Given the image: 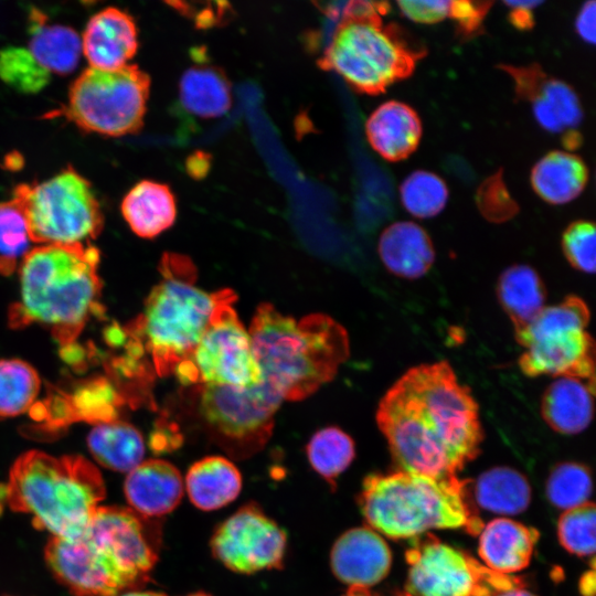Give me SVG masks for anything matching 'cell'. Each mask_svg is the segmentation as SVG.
<instances>
[{
    "label": "cell",
    "instance_id": "cell-8",
    "mask_svg": "<svg viewBox=\"0 0 596 596\" xmlns=\"http://www.w3.org/2000/svg\"><path fill=\"white\" fill-rule=\"evenodd\" d=\"M161 279L146 299L145 310L129 329L145 344L156 372L163 376L187 361L206 330L217 302L195 285V269L180 255H164Z\"/></svg>",
    "mask_w": 596,
    "mask_h": 596
},
{
    "label": "cell",
    "instance_id": "cell-27",
    "mask_svg": "<svg viewBox=\"0 0 596 596\" xmlns=\"http://www.w3.org/2000/svg\"><path fill=\"white\" fill-rule=\"evenodd\" d=\"M534 192L550 204H565L576 199L588 181V169L581 157L565 151H551L531 170Z\"/></svg>",
    "mask_w": 596,
    "mask_h": 596
},
{
    "label": "cell",
    "instance_id": "cell-21",
    "mask_svg": "<svg viewBox=\"0 0 596 596\" xmlns=\"http://www.w3.org/2000/svg\"><path fill=\"white\" fill-rule=\"evenodd\" d=\"M478 552L491 571L509 575L525 568L540 538L536 529L499 518L482 526Z\"/></svg>",
    "mask_w": 596,
    "mask_h": 596
},
{
    "label": "cell",
    "instance_id": "cell-46",
    "mask_svg": "<svg viewBox=\"0 0 596 596\" xmlns=\"http://www.w3.org/2000/svg\"><path fill=\"white\" fill-rule=\"evenodd\" d=\"M595 571L594 565L592 570L586 572L579 579V592L583 596H594L595 594Z\"/></svg>",
    "mask_w": 596,
    "mask_h": 596
},
{
    "label": "cell",
    "instance_id": "cell-38",
    "mask_svg": "<svg viewBox=\"0 0 596 596\" xmlns=\"http://www.w3.org/2000/svg\"><path fill=\"white\" fill-rule=\"evenodd\" d=\"M73 421L82 419L95 424L116 419L118 396L105 380H95L77 389L68 397Z\"/></svg>",
    "mask_w": 596,
    "mask_h": 596
},
{
    "label": "cell",
    "instance_id": "cell-15",
    "mask_svg": "<svg viewBox=\"0 0 596 596\" xmlns=\"http://www.w3.org/2000/svg\"><path fill=\"white\" fill-rule=\"evenodd\" d=\"M213 556L232 572L254 574L283 566L285 531L255 503L241 507L214 531Z\"/></svg>",
    "mask_w": 596,
    "mask_h": 596
},
{
    "label": "cell",
    "instance_id": "cell-26",
    "mask_svg": "<svg viewBox=\"0 0 596 596\" xmlns=\"http://www.w3.org/2000/svg\"><path fill=\"white\" fill-rule=\"evenodd\" d=\"M30 40L28 51L50 74L66 75L78 65L82 40L71 26L47 24L39 10L30 11Z\"/></svg>",
    "mask_w": 596,
    "mask_h": 596
},
{
    "label": "cell",
    "instance_id": "cell-49",
    "mask_svg": "<svg viewBox=\"0 0 596 596\" xmlns=\"http://www.w3.org/2000/svg\"><path fill=\"white\" fill-rule=\"evenodd\" d=\"M118 596H167V595L163 593L152 592V590L132 589V590L121 593Z\"/></svg>",
    "mask_w": 596,
    "mask_h": 596
},
{
    "label": "cell",
    "instance_id": "cell-4",
    "mask_svg": "<svg viewBox=\"0 0 596 596\" xmlns=\"http://www.w3.org/2000/svg\"><path fill=\"white\" fill-rule=\"evenodd\" d=\"M99 252L84 244H52L31 248L20 266V301L10 323L49 327L63 345L71 344L97 307Z\"/></svg>",
    "mask_w": 596,
    "mask_h": 596
},
{
    "label": "cell",
    "instance_id": "cell-6",
    "mask_svg": "<svg viewBox=\"0 0 596 596\" xmlns=\"http://www.w3.org/2000/svg\"><path fill=\"white\" fill-rule=\"evenodd\" d=\"M386 2L351 1L318 65L334 71L358 93L377 95L397 81L409 77L426 54L398 25L384 24Z\"/></svg>",
    "mask_w": 596,
    "mask_h": 596
},
{
    "label": "cell",
    "instance_id": "cell-2",
    "mask_svg": "<svg viewBox=\"0 0 596 596\" xmlns=\"http://www.w3.org/2000/svg\"><path fill=\"white\" fill-rule=\"evenodd\" d=\"M157 533L130 508L100 505L78 535L52 538L44 556L75 596H118L147 582L158 561Z\"/></svg>",
    "mask_w": 596,
    "mask_h": 596
},
{
    "label": "cell",
    "instance_id": "cell-25",
    "mask_svg": "<svg viewBox=\"0 0 596 596\" xmlns=\"http://www.w3.org/2000/svg\"><path fill=\"white\" fill-rule=\"evenodd\" d=\"M121 213L135 234L152 238L173 224L175 199L167 184L142 180L124 198Z\"/></svg>",
    "mask_w": 596,
    "mask_h": 596
},
{
    "label": "cell",
    "instance_id": "cell-35",
    "mask_svg": "<svg viewBox=\"0 0 596 596\" xmlns=\"http://www.w3.org/2000/svg\"><path fill=\"white\" fill-rule=\"evenodd\" d=\"M592 488L589 469L582 464L566 461L551 470L545 490L549 501L566 511L588 502Z\"/></svg>",
    "mask_w": 596,
    "mask_h": 596
},
{
    "label": "cell",
    "instance_id": "cell-30",
    "mask_svg": "<svg viewBox=\"0 0 596 596\" xmlns=\"http://www.w3.org/2000/svg\"><path fill=\"white\" fill-rule=\"evenodd\" d=\"M179 99L181 106L192 115L219 117L232 105L231 85L224 72L217 67L195 65L181 76Z\"/></svg>",
    "mask_w": 596,
    "mask_h": 596
},
{
    "label": "cell",
    "instance_id": "cell-24",
    "mask_svg": "<svg viewBox=\"0 0 596 596\" xmlns=\"http://www.w3.org/2000/svg\"><path fill=\"white\" fill-rule=\"evenodd\" d=\"M184 489L198 509L213 511L227 505L238 497L242 476L227 458L209 456L189 468Z\"/></svg>",
    "mask_w": 596,
    "mask_h": 596
},
{
    "label": "cell",
    "instance_id": "cell-19",
    "mask_svg": "<svg viewBox=\"0 0 596 596\" xmlns=\"http://www.w3.org/2000/svg\"><path fill=\"white\" fill-rule=\"evenodd\" d=\"M124 492L132 511L148 519L158 518L178 507L184 492V480L172 464L149 459L128 472Z\"/></svg>",
    "mask_w": 596,
    "mask_h": 596
},
{
    "label": "cell",
    "instance_id": "cell-45",
    "mask_svg": "<svg viewBox=\"0 0 596 596\" xmlns=\"http://www.w3.org/2000/svg\"><path fill=\"white\" fill-rule=\"evenodd\" d=\"M595 20H596V3L594 0L585 2L581 8L576 21L575 28L578 35L590 44H595Z\"/></svg>",
    "mask_w": 596,
    "mask_h": 596
},
{
    "label": "cell",
    "instance_id": "cell-28",
    "mask_svg": "<svg viewBox=\"0 0 596 596\" xmlns=\"http://www.w3.org/2000/svg\"><path fill=\"white\" fill-rule=\"evenodd\" d=\"M497 294L514 331L523 329L545 307L544 283L529 265H513L503 270L498 280Z\"/></svg>",
    "mask_w": 596,
    "mask_h": 596
},
{
    "label": "cell",
    "instance_id": "cell-20",
    "mask_svg": "<svg viewBox=\"0 0 596 596\" xmlns=\"http://www.w3.org/2000/svg\"><path fill=\"white\" fill-rule=\"evenodd\" d=\"M365 132L372 148L389 161H400L413 153L422 137V123L407 104L389 100L368 118Z\"/></svg>",
    "mask_w": 596,
    "mask_h": 596
},
{
    "label": "cell",
    "instance_id": "cell-37",
    "mask_svg": "<svg viewBox=\"0 0 596 596\" xmlns=\"http://www.w3.org/2000/svg\"><path fill=\"white\" fill-rule=\"evenodd\" d=\"M596 508L593 502L566 510L557 522L562 546L577 556H594Z\"/></svg>",
    "mask_w": 596,
    "mask_h": 596
},
{
    "label": "cell",
    "instance_id": "cell-44",
    "mask_svg": "<svg viewBox=\"0 0 596 596\" xmlns=\"http://www.w3.org/2000/svg\"><path fill=\"white\" fill-rule=\"evenodd\" d=\"M510 8L509 21L519 30H530L534 26V18L532 10L540 6L541 1H504Z\"/></svg>",
    "mask_w": 596,
    "mask_h": 596
},
{
    "label": "cell",
    "instance_id": "cell-32",
    "mask_svg": "<svg viewBox=\"0 0 596 596\" xmlns=\"http://www.w3.org/2000/svg\"><path fill=\"white\" fill-rule=\"evenodd\" d=\"M313 470L330 485L351 465L355 456L353 439L342 429L330 426L316 432L306 447Z\"/></svg>",
    "mask_w": 596,
    "mask_h": 596
},
{
    "label": "cell",
    "instance_id": "cell-43",
    "mask_svg": "<svg viewBox=\"0 0 596 596\" xmlns=\"http://www.w3.org/2000/svg\"><path fill=\"white\" fill-rule=\"evenodd\" d=\"M397 6L407 19L425 24L444 20L450 10V1L446 0L398 1Z\"/></svg>",
    "mask_w": 596,
    "mask_h": 596
},
{
    "label": "cell",
    "instance_id": "cell-10",
    "mask_svg": "<svg viewBox=\"0 0 596 596\" xmlns=\"http://www.w3.org/2000/svg\"><path fill=\"white\" fill-rule=\"evenodd\" d=\"M12 200L34 243L84 244L103 230L104 216L93 187L72 167L45 181L19 184Z\"/></svg>",
    "mask_w": 596,
    "mask_h": 596
},
{
    "label": "cell",
    "instance_id": "cell-29",
    "mask_svg": "<svg viewBox=\"0 0 596 596\" xmlns=\"http://www.w3.org/2000/svg\"><path fill=\"white\" fill-rule=\"evenodd\" d=\"M95 460L105 468L129 472L143 460L145 443L131 424L111 421L97 424L87 437Z\"/></svg>",
    "mask_w": 596,
    "mask_h": 596
},
{
    "label": "cell",
    "instance_id": "cell-23",
    "mask_svg": "<svg viewBox=\"0 0 596 596\" xmlns=\"http://www.w3.org/2000/svg\"><path fill=\"white\" fill-rule=\"evenodd\" d=\"M594 389L595 385L582 379L556 377L542 396L544 422L560 434L582 433L593 419Z\"/></svg>",
    "mask_w": 596,
    "mask_h": 596
},
{
    "label": "cell",
    "instance_id": "cell-41",
    "mask_svg": "<svg viewBox=\"0 0 596 596\" xmlns=\"http://www.w3.org/2000/svg\"><path fill=\"white\" fill-rule=\"evenodd\" d=\"M477 202L481 213L491 222L507 221L518 211V205L511 199L499 172L479 188Z\"/></svg>",
    "mask_w": 596,
    "mask_h": 596
},
{
    "label": "cell",
    "instance_id": "cell-12",
    "mask_svg": "<svg viewBox=\"0 0 596 596\" xmlns=\"http://www.w3.org/2000/svg\"><path fill=\"white\" fill-rule=\"evenodd\" d=\"M284 397L260 380L251 386L205 384L199 411L214 441L235 458H247L268 441Z\"/></svg>",
    "mask_w": 596,
    "mask_h": 596
},
{
    "label": "cell",
    "instance_id": "cell-40",
    "mask_svg": "<svg viewBox=\"0 0 596 596\" xmlns=\"http://www.w3.org/2000/svg\"><path fill=\"white\" fill-rule=\"evenodd\" d=\"M562 249L568 263L582 273L595 272L596 233L590 221L571 223L562 235Z\"/></svg>",
    "mask_w": 596,
    "mask_h": 596
},
{
    "label": "cell",
    "instance_id": "cell-31",
    "mask_svg": "<svg viewBox=\"0 0 596 596\" xmlns=\"http://www.w3.org/2000/svg\"><path fill=\"white\" fill-rule=\"evenodd\" d=\"M475 497L485 510L500 514H518L531 502V487L520 471L511 467H494L478 477Z\"/></svg>",
    "mask_w": 596,
    "mask_h": 596
},
{
    "label": "cell",
    "instance_id": "cell-3",
    "mask_svg": "<svg viewBox=\"0 0 596 596\" xmlns=\"http://www.w3.org/2000/svg\"><path fill=\"white\" fill-rule=\"evenodd\" d=\"M262 380L287 401H300L330 382L349 356L345 329L323 313L297 320L263 302L248 330Z\"/></svg>",
    "mask_w": 596,
    "mask_h": 596
},
{
    "label": "cell",
    "instance_id": "cell-9",
    "mask_svg": "<svg viewBox=\"0 0 596 596\" xmlns=\"http://www.w3.org/2000/svg\"><path fill=\"white\" fill-rule=\"evenodd\" d=\"M590 312L577 296L544 307L523 329L515 331L524 348L521 371L531 377L570 376L595 385V343L587 331Z\"/></svg>",
    "mask_w": 596,
    "mask_h": 596
},
{
    "label": "cell",
    "instance_id": "cell-22",
    "mask_svg": "<svg viewBox=\"0 0 596 596\" xmlns=\"http://www.w3.org/2000/svg\"><path fill=\"white\" fill-rule=\"evenodd\" d=\"M377 252L385 268L405 279L421 278L435 260L429 235L409 221L389 225L380 236Z\"/></svg>",
    "mask_w": 596,
    "mask_h": 596
},
{
    "label": "cell",
    "instance_id": "cell-34",
    "mask_svg": "<svg viewBox=\"0 0 596 596\" xmlns=\"http://www.w3.org/2000/svg\"><path fill=\"white\" fill-rule=\"evenodd\" d=\"M404 209L415 217L428 219L439 214L448 201V188L437 174L417 170L400 187Z\"/></svg>",
    "mask_w": 596,
    "mask_h": 596
},
{
    "label": "cell",
    "instance_id": "cell-52",
    "mask_svg": "<svg viewBox=\"0 0 596 596\" xmlns=\"http://www.w3.org/2000/svg\"><path fill=\"white\" fill-rule=\"evenodd\" d=\"M395 596H412V595H409V594H407V593H403V594H397V595H395Z\"/></svg>",
    "mask_w": 596,
    "mask_h": 596
},
{
    "label": "cell",
    "instance_id": "cell-48",
    "mask_svg": "<svg viewBox=\"0 0 596 596\" xmlns=\"http://www.w3.org/2000/svg\"><path fill=\"white\" fill-rule=\"evenodd\" d=\"M521 586L522 584L507 588V589L499 590L493 596H535L534 594L522 588Z\"/></svg>",
    "mask_w": 596,
    "mask_h": 596
},
{
    "label": "cell",
    "instance_id": "cell-18",
    "mask_svg": "<svg viewBox=\"0 0 596 596\" xmlns=\"http://www.w3.org/2000/svg\"><path fill=\"white\" fill-rule=\"evenodd\" d=\"M138 50V31L130 14L108 7L88 20L82 51L91 67L115 70L127 64Z\"/></svg>",
    "mask_w": 596,
    "mask_h": 596
},
{
    "label": "cell",
    "instance_id": "cell-7",
    "mask_svg": "<svg viewBox=\"0 0 596 596\" xmlns=\"http://www.w3.org/2000/svg\"><path fill=\"white\" fill-rule=\"evenodd\" d=\"M359 505L373 529L395 540L416 538L430 529H465L477 534L483 526L458 477L404 470L372 473L363 481Z\"/></svg>",
    "mask_w": 596,
    "mask_h": 596
},
{
    "label": "cell",
    "instance_id": "cell-5",
    "mask_svg": "<svg viewBox=\"0 0 596 596\" xmlns=\"http://www.w3.org/2000/svg\"><path fill=\"white\" fill-rule=\"evenodd\" d=\"M3 493L9 508L31 515L38 529L68 539L86 528L106 489L99 470L84 457L30 450L14 461Z\"/></svg>",
    "mask_w": 596,
    "mask_h": 596
},
{
    "label": "cell",
    "instance_id": "cell-1",
    "mask_svg": "<svg viewBox=\"0 0 596 596\" xmlns=\"http://www.w3.org/2000/svg\"><path fill=\"white\" fill-rule=\"evenodd\" d=\"M375 419L401 470L435 478H456L483 439L478 403L446 361L406 371Z\"/></svg>",
    "mask_w": 596,
    "mask_h": 596
},
{
    "label": "cell",
    "instance_id": "cell-50",
    "mask_svg": "<svg viewBox=\"0 0 596 596\" xmlns=\"http://www.w3.org/2000/svg\"><path fill=\"white\" fill-rule=\"evenodd\" d=\"M343 596H372L368 588L351 586Z\"/></svg>",
    "mask_w": 596,
    "mask_h": 596
},
{
    "label": "cell",
    "instance_id": "cell-51",
    "mask_svg": "<svg viewBox=\"0 0 596 596\" xmlns=\"http://www.w3.org/2000/svg\"><path fill=\"white\" fill-rule=\"evenodd\" d=\"M185 596H211L206 593H203V592H196V593H192V594H189V595H185Z\"/></svg>",
    "mask_w": 596,
    "mask_h": 596
},
{
    "label": "cell",
    "instance_id": "cell-14",
    "mask_svg": "<svg viewBox=\"0 0 596 596\" xmlns=\"http://www.w3.org/2000/svg\"><path fill=\"white\" fill-rule=\"evenodd\" d=\"M406 593L412 596H493L521 582L499 574L428 534L407 550Z\"/></svg>",
    "mask_w": 596,
    "mask_h": 596
},
{
    "label": "cell",
    "instance_id": "cell-36",
    "mask_svg": "<svg viewBox=\"0 0 596 596\" xmlns=\"http://www.w3.org/2000/svg\"><path fill=\"white\" fill-rule=\"evenodd\" d=\"M31 240L24 215L11 199L0 202V274L13 272L20 257L30 251Z\"/></svg>",
    "mask_w": 596,
    "mask_h": 596
},
{
    "label": "cell",
    "instance_id": "cell-11",
    "mask_svg": "<svg viewBox=\"0 0 596 596\" xmlns=\"http://www.w3.org/2000/svg\"><path fill=\"white\" fill-rule=\"evenodd\" d=\"M149 75L136 64L115 70L88 67L72 83L64 116L86 132L119 137L143 125Z\"/></svg>",
    "mask_w": 596,
    "mask_h": 596
},
{
    "label": "cell",
    "instance_id": "cell-47",
    "mask_svg": "<svg viewBox=\"0 0 596 596\" xmlns=\"http://www.w3.org/2000/svg\"><path fill=\"white\" fill-rule=\"evenodd\" d=\"M563 145L568 150H575L582 143L581 135L574 129L566 130L562 137Z\"/></svg>",
    "mask_w": 596,
    "mask_h": 596
},
{
    "label": "cell",
    "instance_id": "cell-39",
    "mask_svg": "<svg viewBox=\"0 0 596 596\" xmlns=\"http://www.w3.org/2000/svg\"><path fill=\"white\" fill-rule=\"evenodd\" d=\"M0 77L23 93H35L47 85L50 73L28 49L9 46L0 51Z\"/></svg>",
    "mask_w": 596,
    "mask_h": 596
},
{
    "label": "cell",
    "instance_id": "cell-42",
    "mask_svg": "<svg viewBox=\"0 0 596 596\" xmlns=\"http://www.w3.org/2000/svg\"><path fill=\"white\" fill-rule=\"evenodd\" d=\"M491 4L489 1H450L449 18L456 22L460 35L471 36L481 30Z\"/></svg>",
    "mask_w": 596,
    "mask_h": 596
},
{
    "label": "cell",
    "instance_id": "cell-33",
    "mask_svg": "<svg viewBox=\"0 0 596 596\" xmlns=\"http://www.w3.org/2000/svg\"><path fill=\"white\" fill-rule=\"evenodd\" d=\"M36 371L21 360H0V416L26 412L40 391Z\"/></svg>",
    "mask_w": 596,
    "mask_h": 596
},
{
    "label": "cell",
    "instance_id": "cell-13",
    "mask_svg": "<svg viewBox=\"0 0 596 596\" xmlns=\"http://www.w3.org/2000/svg\"><path fill=\"white\" fill-rule=\"evenodd\" d=\"M232 290L217 291L211 321L191 356L175 368L184 383L251 386L262 380L251 337L233 307Z\"/></svg>",
    "mask_w": 596,
    "mask_h": 596
},
{
    "label": "cell",
    "instance_id": "cell-16",
    "mask_svg": "<svg viewBox=\"0 0 596 596\" xmlns=\"http://www.w3.org/2000/svg\"><path fill=\"white\" fill-rule=\"evenodd\" d=\"M500 67L512 77L517 97L531 103L533 115L543 129L556 134L581 124L583 108L568 84L550 77L538 64Z\"/></svg>",
    "mask_w": 596,
    "mask_h": 596
},
{
    "label": "cell",
    "instance_id": "cell-17",
    "mask_svg": "<svg viewBox=\"0 0 596 596\" xmlns=\"http://www.w3.org/2000/svg\"><path fill=\"white\" fill-rule=\"evenodd\" d=\"M392 555L386 542L369 526L345 531L330 553L333 575L344 584L368 588L389 573Z\"/></svg>",
    "mask_w": 596,
    "mask_h": 596
}]
</instances>
